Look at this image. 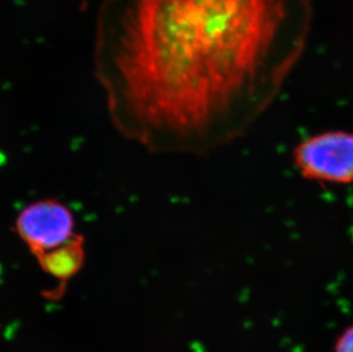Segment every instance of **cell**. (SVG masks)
Listing matches in <instances>:
<instances>
[{
    "label": "cell",
    "mask_w": 353,
    "mask_h": 352,
    "mask_svg": "<svg viewBox=\"0 0 353 352\" xmlns=\"http://www.w3.org/2000/svg\"><path fill=\"white\" fill-rule=\"evenodd\" d=\"M312 0H103L95 66L118 130L192 149L272 93L307 43Z\"/></svg>",
    "instance_id": "cell-1"
},
{
    "label": "cell",
    "mask_w": 353,
    "mask_h": 352,
    "mask_svg": "<svg viewBox=\"0 0 353 352\" xmlns=\"http://www.w3.org/2000/svg\"><path fill=\"white\" fill-rule=\"evenodd\" d=\"M295 166L304 179L330 184L353 182V132L333 130L299 143L293 151Z\"/></svg>",
    "instance_id": "cell-2"
},
{
    "label": "cell",
    "mask_w": 353,
    "mask_h": 352,
    "mask_svg": "<svg viewBox=\"0 0 353 352\" xmlns=\"http://www.w3.org/2000/svg\"><path fill=\"white\" fill-rule=\"evenodd\" d=\"M15 226L34 256L63 246L77 237L72 213L57 199L39 200L24 207Z\"/></svg>",
    "instance_id": "cell-3"
},
{
    "label": "cell",
    "mask_w": 353,
    "mask_h": 352,
    "mask_svg": "<svg viewBox=\"0 0 353 352\" xmlns=\"http://www.w3.org/2000/svg\"><path fill=\"white\" fill-rule=\"evenodd\" d=\"M83 240L80 236L63 246L36 256L45 273L65 284L79 271L83 262Z\"/></svg>",
    "instance_id": "cell-4"
},
{
    "label": "cell",
    "mask_w": 353,
    "mask_h": 352,
    "mask_svg": "<svg viewBox=\"0 0 353 352\" xmlns=\"http://www.w3.org/2000/svg\"><path fill=\"white\" fill-rule=\"evenodd\" d=\"M335 352H353V326L344 331L335 344Z\"/></svg>",
    "instance_id": "cell-5"
}]
</instances>
